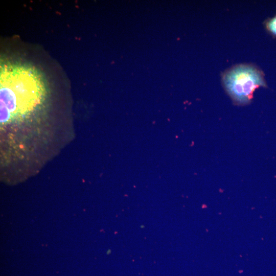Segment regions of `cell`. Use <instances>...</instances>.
<instances>
[{"instance_id": "cell-3", "label": "cell", "mask_w": 276, "mask_h": 276, "mask_svg": "<svg viewBox=\"0 0 276 276\" xmlns=\"http://www.w3.org/2000/svg\"><path fill=\"white\" fill-rule=\"evenodd\" d=\"M269 30L274 35H276V17L270 20L268 24Z\"/></svg>"}, {"instance_id": "cell-2", "label": "cell", "mask_w": 276, "mask_h": 276, "mask_svg": "<svg viewBox=\"0 0 276 276\" xmlns=\"http://www.w3.org/2000/svg\"><path fill=\"white\" fill-rule=\"evenodd\" d=\"M222 81L233 102L239 105L249 104L255 90L266 85L262 72L252 65L246 64L229 70L223 75Z\"/></svg>"}, {"instance_id": "cell-1", "label": "cell", "mask_w": 276, "mask_h": 276, "mask_svg": "<svg viewBox=\"0 0 276 276\" xmlns=\"http://www.w3.org/2000/svg\"><path fill=\"white\" fill-rule=\"evenodd\" d=\"M1 69V117L19 113L43 103L45 87L34 68L10 64Z\"/></svg>"}]
</instances>
